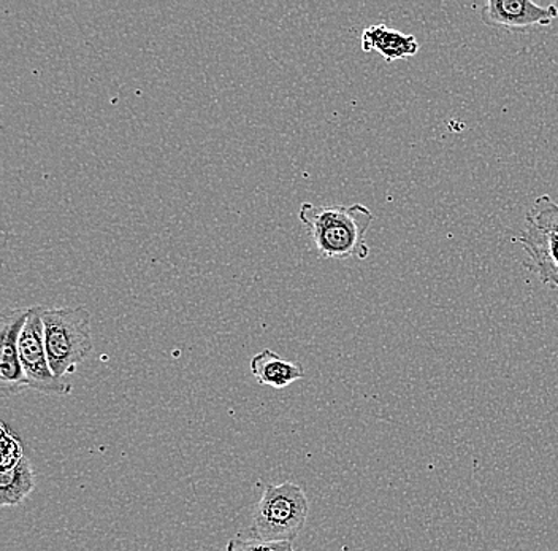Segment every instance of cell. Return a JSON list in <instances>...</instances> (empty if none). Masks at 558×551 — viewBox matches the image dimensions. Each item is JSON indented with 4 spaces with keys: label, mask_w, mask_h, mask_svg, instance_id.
I'll return each mask as SVG.
<instances>
[{
    "label": "cell",
    "mask_w": 558,
    "mask_h": 551,
    "mask_svg": "<svg viewBox=\"0 0 558 551\" xmlns=\"http://www.w3.org/2000/svg\"><path fill=\"white\" fill-rule=\"evenodd\" d=\"M226 551H295L292 542H265V540L233 537L227 543Z\"/></svg>",
    "instance_id": "13"
},
{
    "label": "cell",
    "mask_w": 558,
    "mask_h": 551,
    "mask_svg": "<svg viewBox=\"0 0 558 551\" xmlns=\"http://www.w3.org/2000/svg\"><path fill=\"white\" fill-rule=\"evenodd\" d=\"M44 306L31 307L29 319L20 336V356L29 390L47 396H69L72 385L52 374L47 345H45Z\"/></svg>",
    "instance_id": "4"
},
{
    "label": "cell",
    "mask_w": 558,
    "mask_h": 551,
    "mask_svg": "<svg viewBox=\"0 0 558 551\" xmlns=\"http://www.w3.org/2000/svg\"><path fill=\"white\" fill-rule=\"evenodd\" d=\"M41 320L52 374L64 380L93 354L90 313L85 307H44Z\"/></svg>",
    "instance_id": "2"
},
{
    "label": "cell",
    "mask_w": 558,
    "mask_h": 551,
    "mask_svg": "<svg viewBox=\"0 0 558 551\" xmlns=\"http://www.w3.org/2000/svg\"><path fill=\"white\" fill-rule=\"evenodd\" d=\"M525 221L541 231L558 233V202L549 194L536 197L532 208L526 212Z\"/></svg>",
    "instance_id": "11"
},
{
    "label": "cell",
    "mask_w": 558,
    "mask_h": 551,
    "mask_svg": "<svg viewBox=\"0 0 558 551\" xmlns=\"http://www.w3.org/2000/svg\"><path fill=\"white\" fill-rule=\"evenodd\" d=\"M361 47L365 53L375 51V53L381 55L384 61L390 64V62L413 58L418 53L421 45L414 36L390 29L386 24H375V26L366 27L362 33Z\"/></svg>",
    "instance_id": "8"
},
{
    "label": "cell",
    "mask_w": 558,
    "mask_h": 551,
    "mask_svg": "<svg viewBox=\"0 0 558 551\" xmlns=\"http://www.w3.org/2000/svg\"><path fill=\"white\" fill-rule=\"evenodd\" d=\"M512 242L526 251L530 257L526 266L538 275L541 284L558 291V233L544 232L526 225Z\"/></svg>",
    "instance_id": "7"
},
{
    "label": "cell",
    "mask_w": 558,
    "mask_h": 551,
    "mask_svg": "<svg viewBox=\"0 0 558 551\" xmlns=\"http://www.w3.org/2000/svg\"><path fill=\"white\" fill-rule=\"evenodd\" d=\"M27 309L7 310L2 315V351H0V393L3 397L16 396L29 388L20 356V336L24 324L29 319Z\"/></svg>",
    "instance_id": "6"
},
{
    "label": "cell",
    "mask_w": 558,
    "mask_h": 551,
    "mask_svg": "<svg viewBox=\"0 0 558 551\" xmlns=\"http://www.w3.org/2000/svg\"><path fill=\"white\" fill-rule=\"evenodd\" d=\"M299 219L312 236L320 257H355L361 261L368 257L366 232L375 216L366 205H314L312 202H303L300 205Z\"/></svg>",
    "instance_id": "1"
},
{
    "label": "cell",
    "mask_w": 558,
    "mask_h": 551,
    "mask_svg": "<svg viewBox=\"0 0 558 551\" xmlns=\"http://www.w3.org/2000/svg\"><path fill=\"white\" fill-rule=\"evenodd\" d=\"M251 374L264 386L275 390L288 388L289 385L305 376L302 366L286 361L271 350H262L251 359Z\"/></svg>",
    "instance_id": "9"
},
{
    "label": "cell",
    "mask_w": 558,
    "mask_h": 551,
    "mask_svg": "<svg viewBox=\"0 0 558 551\" xmlns=\"http://www.w3.org/2000/svg\"><path fill=\"white\" fill-rule=\"evenodd\" d=\"M35 490V474L29 459H23L10 472H0V507L20 505Z\"/></svg>",
    "instance_id": "10"
},
{
    "label": "cell",
    "mask_w": 558,
    "mask_h": 551,
    "mask_svg": "<svg viewBox=\"0 0 558 551\" xmlns=\"http://www.w3.org/2000/svg\"><path fill=\"white\" fill-rule=\"evenodd\" d=\"M308 514V498L299 484H267L254 511L251 537L265 542H294Z\"/></svg>",
    "instance_id": "3"
},
{
    "label": "cell",
    "mask_w": 558,
    "mask_h": 551,
    "mask_svg": "<svg viewBox=\"0 0 558 551\" xmlns=\"http://www.w3.org/2000/svg\"><path fill=\"white\" fill-rule=\"evenodd\" d=\"M480 16L486 26L523 33L533 27L550 26L558 19V7L538 5L530 0H487Z\"/></svg>",
    "instance_id": "5"
},
{
    "label": "cell",
    "mask_w": 558,
    "mask_h": 551,
    "mask_svg": "<svg viewBox=\"0 0 558 551\" xmlns=\"http://www.w3.org/2000/svg\"><path fill=\"white\" fill-rule=\"evenodd\" d=\"M26 458L20 435L7 423H0V472H10Z\"/></svg>",
    "instance_id": "12"
}]
</instances>
